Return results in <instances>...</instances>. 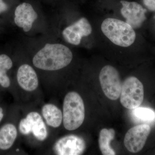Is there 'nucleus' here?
<instances>
[{
  "label": "nucleus",
  "mask_w": 155,
  "mask_h": 155,
  "mask_svg": "<svg viewBox=\"0 0 155 155\" xmlns=\"http://www.w3.org/2000/svg\"><path fill=\"white\" fill-rule=\"evenodd\" d=\"M85 118V108L82 98L75 92L68 93L64 98L63 119L64 127L67 130L77 129Z\"/></svg>",
  "instance_id": "obj_3"
},
{
  "label": "nucleus",
  "mask_w": 155,
  "mask_h": 155,
  "mask_svg": "<svg viewBox=\"0 0 155 155\" xmlns=\"http://www.w3.org/2000/svg\"><path fill=\"white\" fill-rule=\"evenodd\" d=\"M19 130L23 134H29L31 132V126L30 121L27 118L22 119L19 124Z\"/></svg>",
  "instance_id": "obj_18"
},
{
  "label": "nucleus",
  "mask_w": 155,
  "mask_h": 155,
  "mask_svg": "<svg viewBox=\"0 0 155 155\" xmlns=\"http://www.w3.org/2000/svg\"><path fill=\"white\" fill-rule=\"evenodd\" d=\"M102 31L113 43L122 47H127L135 41L134 28L127 22L115 18H107L102 23Z\"/></svg>",
  "instance_id": "obj_2"
},
{
  "label": "nucleus",
  "mask_w": 155,
  "mask_h": 155,
  "mask_svg": "<svg viewBox=\"0 0 155 155\" xmlns=\"http://www.w3.org/2000/svg\"><path fill=\"white\" fill-rule=\"evenodd\" d=\"M122 8L121 13L126 22L133 28H139L146 19V10L135 2L121 1Z\"/></svg>",
  "instance_id": "obj_9"
},
{
  "label": "nucleus",
  "mask_w": 155,
  "mask_h": 155,
  "mask_svg": "<svg viewBox=\"0 0 155 155\" xmlns=\"http://www.w3.org/2000/svg\"><path fill=\"white\" fill-rule=\"evenodd\" d=\"M30 121L31 132L38 140H44L47 137L48 131L41 116L36 112H31L26 116Z\"/></svg>",
  "instance_id": "obj_12"
},
{
  "label": "nucleus",
  "mask_w": 155,
  "mask_h": 155,
  "mask_svg": "<svg viewBox=\"0 0 155 155\" xmlns=\"http://www.w3.org/2000/svg\"><path fill=\"white\" fill-rule=\"evenodd\" d=\"M143 2L150 11H155V0H143Z\"/></svg>",
  "instance_id": "obj_19"
},
{
  "label": "nucleus",
  "mask_w": 155,
  "mask_h": 155,
  "mask_svg": "<svg viewBox=\"0 0 155 155\" xmlns=\"http://www.w3.org/2000/svg\"><path fill=\"white\" fill-rule=\"evenodd\" d=\"M3 117H4V114H3V110L2 108L0 107V122L2 119Z\"/></svg>",
  "instance_id": "obj_21"
},
{
  "label": "nucleus",
  "mask_w": 155,
  "mask_h": 155,
  "mask_svg": "<svg viewBox=\"0 0 155 155\" xmlns=\"http://www.w3.org/2000/svg\"><path fill=\"white\" fill-rule=\"evenodd\" d=\"M17 79L19 86L26 91H33L38 87V78L36 72L28 64H23L19 67Z\"/></svg>",
  "instance_id": "obj_11"
},
{
  "label": "nucleus",
  "mask_w": 155,
  "mask_h": 155,
  "mask_svg": "<svg viewBox=\"0 0 155 155\" xmlns=\"http://www.w3.org/2000/svg\"><path fill=\"white\" fill-rule=\"evenodd\" d=\"M151 131L149 125H137L127 131L124 138V145L129 152L137 153L143 148Z\"/></svg>",
  "instance_id": "obj_6"
},
{
  "label": "nucleus",
  "mask_w": 155,
  "mask_h": 155,
  "mask_svg": "<svg viewBox=\"0 0 155 155\" xmlns=\"http://www.w3.org/2000/svg\"><path fill=\"white\" fill-rule=\"evenodd\" d=\"M8 9V6L3 0H0V14L5 12Z\"/></svg>",
  "instance_id": "obj_20"
},
{
  "label": "nucleus",
  "mask_w": 155,
  "mask_h": 155,
  "mask_svg": "<svg viewBox=\"0 0 155 155\" xmlns=\"http://www.w3.org/2000/svg\"><path fill=\"white\" fill-rule=\"evenodd\" d=\"M99 80L106 96L113 101L120 96L122 84L119 72L110 65L103 67L100 72Z\"/></svg>",
  "instance_id": "obj_5"
},
{
  "label": "nucleus",
  "mask_w": 155,
  "mask_h": 155,
  "mask_svg": "<svg viewBox=\"0 0 155 155\" xmlns=\"http://www.w3.org/2000/svg\"><path fill=\"white\" fill-rule=\"evenodd\" d=\"M120 102L123 107L134 110L141 104L144 98L143 84L134 76L127 78L122 84Z\"/></svg>",
  "instance_id": "obj_4"
},
{
  "label": "nucleus",
  "mask_w": 155,
  "mask_h": 155,
  "mask_svg": "<svg viewBox=\"0 0 155 155\" xmlns=\"http://www.w3.org/2000/svg\"><path fill=\"white\" fill-rule=\"evenodd\" d=\"M37 17L38 14L32 6L28 3H23L16 8L14 22L17 26L27 32L31 29Z\"/></svg>",
  "instance_id": "obj_10"
},
{
  "label": "nucleus",
  "mask_w": 155,
  "mask_h": 155,
  "mask_svg": "<svg viewBox=\"0 0 155 155\" xmlns=\"http://www.w3.org/2000/svg\"><path fill=\"white\" fill-rule=\"evenodd\" d=\"M13 66V62L11 58L6 54L0 55V84L5 88L10 86L11 81L7 71Z\"/></svg>",
  "instance_id": "obj_16"
},
{
  "label": "nucleus",
  "mask_w": 155,
  "mask_h": 155,
  "mask_svg": "<svg viewBox=\"0 0 155 155\" xmlns=\"http://www.w3.org/2000/svg\"><path fill=\"white\" fill-rule=\"evenodd\" d=\"M91 32V25L86 18L83 17L65 28L62 35L67 42L77 45L80 44L82 37L88 36Z\"/></svg>",
  "instance_id": "obj_8"
},
{
  "label": "nucleus",
  "mask_w": 155,
  "mask_h": 155,
  "mask_svg": "<svg viewBox=\"0 0 155 155\" xmlns=\"http://www.w3.org/2000/svg\"><path fill=\"white\" fill-rule=\"evenodd\" d=\"M134 114L138 119L144 121H152L155 119V113L149 108L137 107L134 110Z\"/></svg>",
  "instance_id": "obj_17"
},
{
  "label": "nucleus",
  "mask_w": 155,
  "mask_h": 155,
  "mask_svg": "<svg viewBox=\"0 0 155 155\" xmlns=\"http://www.w3.org/2000/svg\"><path fill=\"white\" fill-rule=\"evenodd\" d=\"M86 149V143L83 138L75 135L66 136L56 143L54 151L57 155L82 154Z\"/></svg>",
  "instance_id": "obj_7"
},
{
  "label": "nucleus",
  "mask_w": 155,
  "mask_h": 155,
  "mask_svg": "<svg viewBox=\"0 0 155 155\" xmlns=\"http://www.w3.org/2000/svg\"><path fill=\"white\" fill-rule=\"evenodd\" d=\"M17 135V128L12 124H7L0 129V149L8 150L14 144Z\"/></svg>",
  "instance_id": "obj_14"
},
{
  "label": "nucleus",
  "mask_w": 155,
  "mask_h": 155,
  "mask_svg": "<svg viewBox=\"0 0 155 155\" xmlns=\"http://www.w3.org/2000/svg\"><path fill=\"white\" fill-rule=\"evenodd\" d=\"M42 113L47 123L50 126L58 127L63 120V114L61 110L52 104L45 105L42 109Z\"/></svg>",
  "instance_id": "obj_13"
},
{
  "label": "nucleus",
  "mask_w": 155,
  "mask_h": 155,
  "mask_svg": "<svg viewBox=\"0 0 155 155\" xmlns=\"http://www.w3.org/2000/svg\"><path fill=\"white\" fill-rule=\"evenodd\" d=\"M72 58V51L66 46L47 44L34 57L33 63L38 69L55 71L68 66Z\"/></svg>",
  "instance_id": "obj_1"
},
{
  "label": "nucleus",
  "mask_w": 155,
  "mask_h": 155,
  "mask_svg": "<svg viewBox=\"0 0 155 155\" xmlns=\"http://www.w3.org/2000/svg\"><path fill=\"white\" fill-rule=\"evenodd\" d=\"M115 136V130L112 128H104L100 131L99 145L103 155H116V153L110 146L111 141L114 139Z\"/></svg>",
  "instance_id": "obj_15"
}]
</instances>
